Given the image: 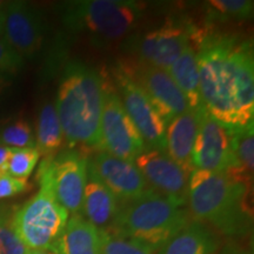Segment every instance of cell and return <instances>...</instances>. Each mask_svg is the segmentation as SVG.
Here are the masks:
<instances>
[{"label": "cell", "mask_w": 254, "mask_h": 254, "mask_svg": "<svg viewBox=\"0 0 254 254\" xmlns=\"http://www.w3.org/2000/svg\"><path fill=\"white\" fill-rule=\"evenodd\" d=\"M208 15L218 20H250L253 18L252 0H211L207 1Z\"/></svg>", "instance_id": "cell-24"}, {"label": "cell", "mask_w": 254, "mask_h": 254, "mask_svg": "<svg viewBox=\"0 0 254 254\" xmlns=\"http://www.w3.org/2000/svg\"><path fill=\"white\" fill-rule=\"evenodd\" d=\"M219 249L217 234L201 222H190L159 250V254H215Z\"/></svg>", "instance_id": "cell-19"}, {"label": "cell", "mask_w": 254, "mask_h": 254, "mask_svg": "<svg viewBox=\"0 0 254 254\" xmlns=\"http://www.w3.org/2000/svg\"><path fill=\"white\" fill-rule=\"evenodd\" d=\"M177 86L185 94L190 104V109H199L202 106L199 90V68L196 58V47L193 43L184 50L172 66L167 69Z\"/></svg>", "instance_id": "cell-20"}, {"label": "cell", "mask_w": 254, "mask_h": 254, "mask_svg": "<svg viewBox=\"0 0 254 254\" xmlns=\"http://www.w3.org/2000/svg\"><path fill=\"white\" fill-rule=\"evenodd\" d=\"M11 151L12 148L0 145V173H7L6 172V165H7Z\"/></svg>", "instance_id": "cell-30"}, {"label": "cell", "mask_w": 254, "mask_h": 254, "mask_svg": "<svg viewBox=\"0 0 254 254\" xmlns=\"http://www.w3.org/2000/svg\"><path fill=\"white\" fill-rule=\"evenodd\" d=\"M189 224L190 214L184 206L150 190L140 198L122 202L105 231L159 251Z\"/></svg>", "instance_id": "cell-4"}, {"label": "cell", "mask_w": 254, "mask_h": 254, "mask_svg": "<svg viewBox=\"0 0 254 254\" xmlns=\"http://www.w3.org/2000/svg\"><path fill=\"white\" fill-rule=\"evenodd\" d=\"M232 253L233 254H253L252 252H250V251H241V250H234V249H232Z\"/></svg>", "instance_id": "cell-34"}, {"label": "cell", "mask_w": 254, "mask_h": 254, "mask_svg": "<svg viewBox=\"0 0 254 254\" xmlns=\"http://www.w3.org/2000/svg\"><path fill=\"white\" fill-rule=\"evenodd\" d=\"M0 145L9 148H36V136L30 123L14 119L0 127Z\"/></svg>", "instance_id": "cell-23"}, {"label": "cell", "mask_w": 254, "mask_h": 254, "mask_svg": "<svg viewBox=\"0 0 254 254\" xmlns=\"http://www.w3.org/2000/svg\"><path fill=\"white\" fill-rule=\"evenodd\" d=\"M37 148H12L6 165V172L15 179L27 180L39 161Z\"/></svg>", "instance_id": "cell-25"}, {"label": "cell", "mask_w": 254, "mask_h": 254, "mask_svg": "<svg viewBox=\"0 0 254 254\" xmlns=\"http://www.w3.org/2000/svg\"><path fill=\"white\" fill-rule=\"evenodd\" d=\"M25 66V59L14 51L4 37H0V74L13 77Z\"/></svg>", "instance_id": "cell-28"}, {"label": "cell", "mask_w": 254, "mask_h": 254, "mask_svg": "<svg viewBox=\"0 0 254 254\" xmlns=\"http://www.w3.org/2000/svg\"><path fill=\"white\" fill-rule=\"evenodd\" d=\"M68 218V212L40 189L14 212L13 226L28 250L52 251Z\"/></svg>", "instance_id": "cell-7"}, {"label": "cell", "mask_w": 254, "mask_h": 254, "mask_svg": "<svg viewBox=\"0 0 254 254\" xmlns=\"http://www.w3.org/2000/svg\"><path fill=\"white\" fill-rule=\"evenodd\" d=\"M202 106L227 127L254 122L253 44L237 34L194 28Z\"/></svg>", "instance_id": "cell-1"}, {"label": "cell", "mask_w": 254, "mask_h": 254, "mask_svg": "<svg viewBox=\"0 0 254 254\" xmlns=\"http://www.w3.org/2000/svg\"><path fill=\"white\" fill-rule=\"evenodd\" d=\"M199 109H189L166 126V153L189 174L193 172L192 153L199 127Z\"/></svg>", "instance_id": "cell-17"}, {"label": "cell", "mask_w": 254, "mask_h": 254, "mask_svg": "<svg viewBox=\"0 0 254 254\" xmlns=\"http://www.w3.org/2000/svg\"><path fill=\"white\" fill-rule=\"evenodd\" d=\"M36 148L40 155L52 157L64 144V133L53 101H46L40 107L37 120Z\"/></svg>", "instance_id": "cell-22"}, {"label": "cell", "mask_w": 254, "mask_h": 254, "mask_svg": "<svg viewBox=\"0 0 254 254\" xmlns=\"http://www.w3.org/2000/svg\"><path fill=\"white\" fill-rule=\"evenodd\" d=\"M26 245L13 226V213L0 207V254H27Z\"/></svg>", "instance_id": "cell-26"}, {"label": "cell", "mask_w": 254, "mask_h": 254, "mask_svg": "<svg viewBox=\"0 0 254 254\" xmlns=\"http://www.w3.org/2000/svg\"><path fill=\"white\" fill-rule=\"evenodd\" d=\"M114 81L118 87V93L127 116L140 133L146 148L157 150L166 153V126L167 124L155 110L150 98L140 86L129 78L118 65L113 71Z\"/></svg>", "instance_id": "cell-10"}, {"label": "cell", "mask_w": 254, "mask_h": 254, "mask_svg": "<svg viewBox=\"0 0 254 254\" xmlns=\"http://www.w3.org/2000/svg\"><path fill=\"white\" fill-rule=\"evenodd\" d=\"M146 150L134 124L127 116L114 87L105 82L104 109L100 123V151L123 160L133 161Z\"/></svg>", "instance_id": "cell-9"}, {"label": "cell", "mask_w": 254, "mask_h": 254, "mask_svg": "<svg viewBox=\"0 0 254 254\" xmlns=\"http://www.w3.org/2000/svg\"><path fill=\"white\" fill-rule=\"evenodd\" d=\"M119 200L105 186L88 160L87 182L85 185L80 215L98 230H107L119 209Z\"/></svg>", "instance_id": "cell-16"}, {"label": "cell", "mask_w": 254, "mask_h": 254, "mask_svg": "<svg viewBox=\"0 0 254 254\" xmlns=\"http://www.w3.org/2000/svg\"><path fill=\"white\" fill-rule=\"evenodd\" d=\"M30 190L27 180L15 179L7 173H0V200L7 199Z\"/></svg>", "instance_id": "cell-29"}, {"label": "cell", "mask_w": 254, "mask_h": 254, "mask_svg": "<svg viewBox=\"0 0 254 254\" xmlns=\"http://www.w3.org/2000/svg\"><path fill=\"white\" fill-rule=\"evenodd\" d=\"M251 186L226 173L193 170L187 192L190 214L224 236H247L253 220Z\"/></svg>", "instance_id": "cell-3"}, {"label": "cell", "mask_w": 254, "mask_h": 254, "mask_svg": "<svg viewBox=\"0 0 254 254\" xmlns=\"http://www.w3.org/2000/svg\"><path fill=\"white\" fill-rule=\"evenodd\" d=\"M2 6L0 7V37L2 36V19H4V15H2Z\"/></svg>", "instance_id": "cell-33"}, {"label": "cell", "mask_w": 254, "mask_h": 254, "mask_svg": "<svg viewBox=\"0 0 254 254\" xmlns=\"http://www.w3.org/2000/svg\"><path fill=\"white\" fill-rule=\"evenodd\" d=\"M2 37L23 58H33L39 52L45 36L40 12L24 1L2 6Z\"/></svg>", "instance_id": "cell-14"}, {"label": "cell", "mask_w": 254, "mask_h": 254, "mask_svg": "<svg viewBox=\"0 0 254 254\" xmlns=\"http://www.w3.org/2000/svg\"><path fill=\"white\" fill-rule=\"evenodd\" d=\"M194 170L230 174L234 168L228 127L211 117L204 106L199 111V127L192 153Z\"/></svg>", "instance_id": "cell-11"}, {"label": "cell", "mask_w": 254, "mask_h": 254, "mask_svg": "<svg viewBox=\"0 0 254 254\" xmlns=\"http://www.w3.org/2000/svg\"><path fill=\"white\" fill-rule=\"evenodd\" d=\"M253 122L244 126L228 127L231 135L234 168L228 176L240 182L252 184L254 168Z\"/></svg>", "instance_id": "cell-21"}, {"label": "cell", "mask_w": 254, "mask_h": 254, "mask_svg": "<svg viewBox=\"0 0 254 254\" xmlns=\"http://www.w3.org/2000/svg\"><path fill=\"white\" fill-rule=\"evenodd\" d=\"M52 253L101 254L100 230L80 214H73L59 237Z\"/></svg>", "instance_id": "cell-18"}, {"label": "cell", "mask_w": 254, "mask_h": 254, "mask_svg": "<svg viewBox=\"0 0 254 254\" xmlns=\"http://www.w3.org/2000/svg\"><path fill=\"white\" fill-rule=\"evenodd\" d=\"M100 237L101 254H154L150 247L109 231H100Z\"/></svg>", "instance_id": "cell-27"}, {"label": "cell", "mask_w": 254, "mask_h": 254, "mask_svg": "<svg viewBox=\"0 0 254 254\" xmlns=\"http://www.w3.org/2000/svg\"><path fill=\"white\" fill-rule=\"evenodd\" d=\"M194 28L182 19H167L159 27L126 38L124 47L133 62L167 71L192 43Z\"/></svg>", "instance_id": "cell-8"}, {"label": "cell", "mask_w": 254, "mask_h": 254, "mask_svg": "<svg viewBox=\"0 0 254 254\" xmlns=\"http://www.w3.org/2000/svg\"><path fill=\"white\" fill-rule=\"evenodd\" d=\"M105 186L122 202L138 199L151 189L133 161L123 160L107 152H95L88 159Z\"/></svg>", "instance_id": "cell-15"}, {"label": "cell", "mask_w": 254, "mask_h": 254, "mask_svg": "<svg viewBox=\"0 0 254 254\" xmlns=\"http://www.w3.org/2000/svg\"><path fill=\"white\" fill-rule=\"evenodd\" d=\"M134 164L152 190L178 205H187L190 176L167 153L146 148Z\"/></svg>", "instance_id": "cell-13"}, {"label": "cell", "mask_w": 254, "mask_h": 254, "mask_svg": "<svg viewBox=\"0 0 254 254\" xmlns=\"http://www.w3.org/2000/svg\"><path fill=\"white\" fill-rule=\"evenodd\" d=\"M122 67L142 88L166 124L190 109L185 94L167 71L136 62L123 64Z\"/></svg>", "instance_id": "cell-12"}, {"label": "cell", "mask_w": 254, "mask_h": 254, "mask_svg": "<svg viewBox=\"0 0 254 254\" xmlns=\"http://www.w3.org/2000/svg\"><path fill=\"white\" fill-rule=\"evenodd\" d=\"M88 157L77 148L58 152L41 161L37 173L40 189L45 190L68 213L80 214L87 182Z\"/></svg>", "instance_id": "cell-6"}, {"label": "cell", "mask_w": 254, "mask_h": 254, "mask_svg": "<svg viewBox=\"0 0 254 254\" xmlns=\"http://www.w3.org/2000/svg\"><path fill=\"white\" fill-rule=\"evenodd\" d=\"M1 6H2V2H0V7H1Z\"/></svg>", "instance_id": "cell-36"}, {"label": "cell", "mask_w": 254, "mask_h": 254, "mask_svg": "<svg viewBox=\"0 0 254 254\" xmlns=\"http://www.w3.org/2000/svg\"><path fill=\"white\" fill-rule=\"evenodd\" d=\"M27 254H55L47 250H30Z\"/></svg>", "instance_id": "cell-32"}, {"label": "cell", "mask_w": 254, "mask_h": 254, "mask_svg": "<svg viewBox=\"0 0 254 254\" xmlns=\"http://www.w3.org/2000/svg\"><path fill=\"white\" fill-rule=\"evenodd\" d=\"M11 80H12V77H8V75H5V74H0V94L4 92L5 88H7L9 86Z\"/></svg>", "instance_id": "cell-31"}, {"label": "cell", "mask_w": 254, "mask_h": 254, "mask_svg": "<svg viewBox=\"0 0 254 254\" xmlns=\"http://www.w3.org/2000/svg\"><path fill=\"white\" fill-rule=\"evenodd\" d=\"M220 254H233V253H232V249H228V250H225L224 252Z\"/></svg>", "instance_id": "cell-35"}, {"label": "cell", "mask_w": 254, "mask_h": 254, "mask_svg": "<svg viewBox=\"0 0 254 254\" xmlns=\"http://www.w3.org/2000/svg\"><path fill=\"white\" fill-rule=\"evenodd\" d=\"M60 8L65 27L88 37L97 46L126 38L142 17L141 6L129 0H77Z\"/></svg>", "instance_id": "cell-5"}, {"label": "cell", "mask_w": 254, "mask_h": 254, "mask_svg": "<svg viewBox=\"0 0 254 254\" xmlns=\"http://www.w3.org/2000/svg\"><path fill=\"white\" fill-rule=\"evenodd\" d=\"M105 81L94 68L78 60L66 64L55 105L69 148L86 155L100 151Z\"/></svg>", "instance_id": "cell-2"}]
</instances>
